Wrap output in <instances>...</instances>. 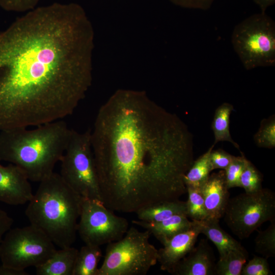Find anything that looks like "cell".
<instances>
[{"instance_id": "cell-32", "label": "cell", "mask_w": 275, "mask_h": 275, "mask_svg": "<svg viewBox=\"0 0 275 275\" xmlns=\"http://www.w3.org/2000/svg\"><path fill=\"white\" fill-rule=\"evenodd\" d=\"M13 219L0 208V243L6 232L11 228Z\"/></svg>"}, {"instance_id": "cell-22", "label": "cell", "mask_w": 275, "mask_h": 275, "mask_svg": "<svg viewBox=\"0 0 275 275\" xmlns=\"http://www.w3.org/2000/svg\"><path fill=\"white\" fill-rule=\"evenodd\" d=\"M248 257L246 251L231 250L219 257L215 263L216 275H240L242 269Z\"/></svg>"}, {"instance_id": "cell-31", "label": "cell", "mask_w": 275, "mask_h": 275, "mask_svg": "<svg viewBox=\"0 0 275 275\" xmlns=\"http://www.w3.org/2000/svg\"><path fill=\"white\" fill-rule=\"evenodd\" d=\"M173 4L184 8L207 10L215 0H169Z\"/></svg>"}, {"instance_id": "cell-14", "label": "cell", "mask_w": 275, "mask_h": 275, "mask_svg": "<svg viewBox=\"0 0 275 275\" xmlns=\"http://www.w3.org/2000/svg\"><path fill=\"white\" fill-rule=\"evenodd\" d=\"M201 191L207 214V219L219 220L224 215L230 196L224 170L210 175L202 187Z\"/></svg>"}, {"instance_id": "cell-34", "label": "cell", "mask_w": 275, "mask_h": 275, "mask_svg": "<svg viewBox=\"0 0 275 275\" xmlns=\"http://www.w3.org/2000/svg\"><path fill=\"white\" fill-rule=\"evenodd\" d=\"M253 2L257 5L261 12H265L267 9L273 5L275 3V0H253Z\"/></svg>"}, {"instance_id": "cell-5", "label": "cell", "mask_w": 275, "mask_h": 275, "mask_svg": "<svg viewBox=\"0 0 275 275\" xmlns=\"http://www.w3.org/2000/svg\"><path fill=\"white\" fill-rule=\"evenodd\" d=\"M150 235L131 227L122 238L108 243L98 275H146L157 262Z\"/></svg>"}, {"instance_id": "cell-1", "label": "cell", "mask_w": 275, "mask_h": 275, "mask_svg": "<svg viewBox=\"0 0 275 275\" xmlns=\"http://www.w3.org/2000/svg\"><path fill=\"white\" fill-rule=\"evenodd\" d=\"M94 31L79 5L35 8L0 33V130L71 115L91 85Z\"/></svg>"}, {"instance_id": "cell-15", "label": "cell", "mask_w": 275, "mask_h": 275, "mask_svg": "<svg viewBox=\"0 0 275 275\" xmlns=\"http://www.w3.org/2000/svg\"><path fill=\"white\" fill-rule=\"evenodd\" d=\"M132 223L144 228L163 244L173 236L190 229L194 225L185 215L177 214L157 222L141 220Z\"/></svg>"}, {"instance_id": "cell-8", "label": "cell", "mask_w": 275, "mask_h": 275, "mask_svg": "<svg viewBox=\"0 0 275 275\" xmlns=\"http://www.w3.org/2000/svg\"><path fill=\"white\" fill-rule=\"evenodd\" d=\"M56 251L50 239L30 224L6 232L0 243V259L3 265L25 270L41 265Z\"/></svg>"}, {"instance_id": "cell-17", "label": "cell", "mask_w": 275, "mask_h": 275, "mask_svg": "<svg viewBox=\"0 0 275 275\" xmlns=\"http://www.w3.org/2000/svg\"><path fill=\"white\" fill-rule=\"evenodd\" d=\"M197 222L201 233L204 234L216 246L219 257L231 250H245L239 242L221 228L219 220L206 219Z\"/></svg>"}, {"instance_id": "cell-4", "label": "cell", "mask_w": 275, "mask_h": 275, "mask_svg": "<svg viewBox=\"0 0 275 275\" xmlns=\"http://www.w3.org/2000/svg\"><path fill=\"white\" fill-rule=\"evenodd\" d=\"M39 185L25 211L30 224L42 230L60 248L76 240L83 198L53 172Z\"/></svg>"}, {"instance_id": "cell-23", "label": "cell", "mask_w": 275, "mask_h": 275, "mask_svg": "<svg viewBox=\"0 0 275 275\" xmlns=\"http://www.w3.org/2000/svg\"><path fill=\"white\" fill-rule=\"evenodd\" d=\"M188 199L186 204V216L192 221H202L207 218L201 188L186 187Z\"/></svg>"}, {"instance_id": "cell-28", "label": "cell", "mask_w": 275, "mask_h": 275, "mask_svg": "<svg viewBox=\"0 0 275 275\" xmlns=\"http://www.w3.org/2000/svg\"><path fill=\"white\" fill-rule=\"evenodd\" d=\"M272 273L266 258L255 256L242 267L240 275H271Z\"/></svg>"}, {"instance_id": "cell-27", "label": "cell", "mask_w": 275, "mask_h": 275, "mask_svg": "<svg viewBox=\"0 0 275 275\" xmlns=\"http://www.w3.org/2000/svg\"><path fill=\"white\" fill-rule=\"evenodd\" d=\"M248 160L242 153L241 156H233L232 161L224 170L226 182L228 189L239 187V178Z\"/></svg>"}, {"instance_id": "cell-29", "label": "cell", "mask_w": 275, "mask_h": 275, "mask_svg": "<svg viewBox=\"0 0 275 275\" xmlns=\"http://www.w3.org/2000/svg\"><path fill=\"white\" fill-rule=\"evenodd\" d=\"M40 0H0V6L8 11L22 12L35 8Z\"/></svg>"}, {"instance_id": "cell-18", "label": "cell", "mask_w": 275, "mask_h": 275, "mask_svg": "<svg viewBox=\"0 0 275 275\" xmlns=\"http://www.w3.org/2000/svg\"><path fill=\"white\" fill-rule=\"evenodd\" d=\"M135 213L139 220L160 222L174 215L186 216V204L185 201L179 199L166 201L140 209Z\"/></svg>"}, {"instance_id": "cell-7", "label": "cell", "mask_w": 275, "mask_h": 275, "mask_svg": "<svg viewBox=\"0 0 275 275\" xmlns=\"http://www.w3.org/2000/svg\"><path fill=\"white\" fill-rule=\"evenodd\" d=\"M91 134L90 129L84 132L72 129L67 147L60 160V175L82 198L102 202Z\"/></svg>"}, {"instance_id": "cell-16", "label": "cell", "mask_w": 275, "mask_h": 275, "mask_svg": "<svg viewBox=\"0 0 275 275\" xmlns=\"http://www.w3.org/2000/svg\"><path fill=\"white\" fill-rule=\"evenodd\" d=\"M78 250L66 247L57 250L44 263L37 266V275H73Z\"/></svg>"}, {"instance_id": "cell-13", "label": "cell", "mask_w": 275, "mask_h": 275, "mask_svg": "<svg viewBox=\"0 0 275 275\" xmlns=\"http://www.w3.org/2000/svg\"><path fill=\"white\" fill-rule=\"evenodd\" d=\"M215 257L206 239H201L170 273L174 275H214Z\"/></svg>"}, {"instance_id": "cell-11", "label": "cell", "mask_w": 275, "mask_h": 275, "mask_svg": "<svg viewBox=\"0 0 275 275\" xmlns=\"http://www.w3.org/2000/svg\"><path fill=\"white\" fill-rule=\"evenodd\" d=\"M30 181L17 166L0 163V201L11 205L28 203L34 195Z\"/></svg>"}, {"instance_id": "cell-24", "label": "cell", "mask_w": 275, "mask_h": 275, "mask_svg": "<svg viewBox=\"0 0 275 275\" xmlns=\"http://www.w3.org/2000/svg\"><path fill=\"white\" fill-rule=\"evenodd\" d=\"M268 228L259 232L255 239V251L266 258L275 257V221Z\"/></svg>"}, {"instance_id": "cell-9", "label": "cell", "mask_w": 275, "mask_h": 275, "mask_svg": "<svg viewBox=\"0 0 275 275\" xmlns=\"http://www.w3.org/2000/svg\"><path fill=\"white\" fill-rule=\"evenodd\" d=\"M224 220L239 239L248 238L267 221H275V194L262 188L253 193H244L229 199Z\"/></svg>"}, {"instance_id": "cell-33", "label": "cell", "mask_w": 275, "mask_h": 275, "mask_svg": "<svg viewBox=\"0 0 275 275\" xmlns=\"http://www.w3.org/2000/svg\"><path fill=\"white\" fill-rule=\"evenodd\" d=\"M29 273L25 270L18 269L11 267L1 265L0 266V275H28Z\"/></svg>"}, {"instance_id": "cell-25", "label": "cell", "mask_w": 275, "mask_h": 275, "mask_svg": "<svg viewBox=\"0 0 275 275\" xmlns=\"http://www.w3.org/2000/svg\"><path fill=\"white\" fill-rule=\"evenodd\" d=\"M256 145L261 148L272 149L275 147V116L263 119L253 138Z\"/></svg>"}, {"instance_id": "cell-10", "label": "cell", "mask_w": 275, "mask_h": 275, "mask_svg": "<svg viewBox=\"0 0 275 275\" xmlns=\"http://www.w3.org/2000/svg\"><path fill=\"white\" fill-rule=\"evenodd\" d=\"M128 228L126 218L116 215L101 201L83 198L77 233L85 244H107L122 238Z\"/></svg>"}, {"instance_id": "cell-3", "label": "cell", "mask_w": 275, "mask_h": 275, "mask_svg": "<svg viewBox=\"0 0 275 275\" xmlns=\"http://www.w3.org/2000/svg\"><path fill=\"white\" fill-rule=\"evenodd\" d=\"M71 131L62 119L30 130L17 128L2 130L0 161L17 166L30 181L40 182L54 172Z\"/></svg>"}, {"instance_id": "cell-20", "label": "cell", "mask_w": 275, "mask_h": 275, "mask_svg": "<svg viewBox=\"0 0 275 275\" xmlns=\"http://www.w3.org/2000/svg\"><path fill=\"white\" fill-rule=\"evenodd\" d=\"M234 110L232 104L224 102L215 111L211 128L214 133V145L219 142H228L240 151L239 145L232 139L230 132V117Z\"/></svg>"}, {"instance_id": "cell-6", "label": "cell", "mask_w": 275, "mask_h": 275, "mask_svg": "<svg viewBox=\"0 0 275 275\" xmlns=\"http://www.w3.org/2000/svg\"><path fill=\"white\" fill-rule=\"evenodd\" d=\"M233 49L244 68L275 65V22L265 12L238 23L231 35Z\"/></svg>"}, {"instance_id": "cell-2", "label": "cell", "mask_w": 275, "mask_h": 275, "mask_svg": "<svg viewBox=\"0 0 275 275\" xmlns=\"http://www.w3.org/2000/svg\"><path fill=\"white\" fill-rule=\"evenodd\" d=\"M91 140L101 201L111 210L135 213L186 192L193 134L145 91H116L99 109Z\"/></svg>"}, {"instance_id": "cell-26", "label": "cell", "mask_w": 275, "mask_h": 275, "mask_svg": "<svg viewBox=\"0 0 275 275\" xmlns=\"http://www.w3.org/2000/svg\"><path fill=\"white\" fill-rule=\"evenodd\" d=\"M263 178L261 173L249 160L239 180V187L246 193H253L262 188Z\"/></svg>"}, {"instance_id": "cell-30", "label": "cell", "mask_w": 275, "mask_h": 275, "mask_svg": "<svg viewBox=\"0 0 275 275\" xmlns=\"http://www.w3.org/2000/svg\"><path fill=\"white\" fill-rule=\"evenodd\" d=\"M233 155L225 150L219 149L212 150L209 156V164L211 171L215 169L225 170L229 166Z\"/></svg>"}, {"instance_id": "cell-12", "label": "cell", "mask_w": 275, "mask_h": 275, "mask_svg": "<svg viewBox=\"0 0 275 275\" xmlns=\"http://www.w3.org/2000/svg\"><path fill=\"white\" fill-rule=\"evenodd\" d=\"M193 222L192 228L173 236L158 250L157 262L161 270L170 273L194 247L201 232L197 221Z\"/></svg>"}, {"instance_id": "cell-19", "label": "cell", "mask_w": 275, "mask_h": 275, "mask_svg": "<svg viewBox=\"0 0 275 275\" xmlns=\"http://www.w3.org/2000/svg\"><path fill=\"white\" fill-rule=\"evenodd\" d=\"M102 256L100 246L85 244L78 251L73 275H98Z\"/></svg>"}, {"instance_id": "cell-21", "label": "cell", "mask_w": 275, "mask_h": 275, "mask_svg": "<svg viewBox=\"0 0 275 275\" xmlns=\"http://www.w3.org/2000/svg\"><path fill=\"white\" fill-rule=\"evenodd\" d=\"M213 147L214 145H212L206 152L194 161L184 177L186 187L191 186L201 188L206 182L211 172L209 156Z\"/></svg>"}]
</instances>
